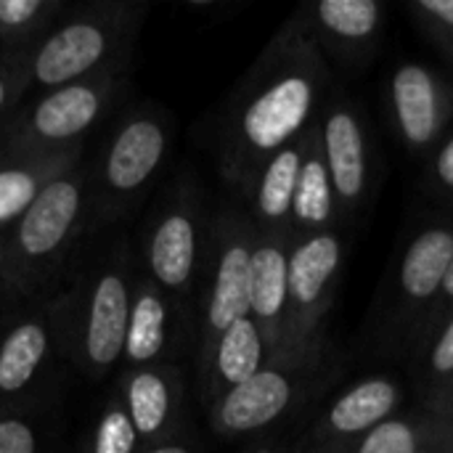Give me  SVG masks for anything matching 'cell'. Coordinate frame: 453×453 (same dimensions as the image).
<instances>
[{
  "label": "cell",
  "instance_id": "cell-1",
  "mask_svg": "<svg viewBox=\"0 0 453 453\" xmlns=\"http://www.w3.org/2000/svg\"><path fill=\"white\" fill-rule=\"evenodd\" d=\"M143 5L96 3L80 8L29 50V77L53 90L104 72H119Z\"/></svg>",
  "mask_w": 453,
  "mask_h": 453
},
{
  "label": "cell",
  "instance_id": "cell-2",
  "mask_svg": "<svg viewBox=\"0 0 453 453\" xmlns=\"http://www.w3.org/2000/svg\"><path fill=\"white\" fill-rule=\"evenodd\" d=\"M316 101V80L297 66L271 74L236 109L226 135L223 173L234 180L252 178L279 149L303 130Z\"/></svg>",
  "mask_w": 453,
  "mask_h": 453
},
{
  "label": "cell",
  "instance_id": "cell-3",
  "mask_svg": "<svg viewBox=\"0 0 453 453\" xmlns=\"http://www.w3.org/2000/svg\"><path fill=\"white\" fill-rule=\"evenodd\" d=\"M85 199L88 183L82 170L74 167L50 180L13 223L3 271L13 289L37 284L64 257L82 223Z\"/></svg>",
  "mask_w": 453,
  "mask_h": 453
},
{
  "label": "cell",
  "instance_id": "cell-4",
  "mask_svg": "<svg viewBox=\"0 0 453 453\" xmlns=\"http://www.w3.org/2000/svg\"><path fill=\"white\" fill-rule=\"evenodd\" d=\"M119 85V72H104L48 90L8 133L3 151L66 154L80 151V138L104 117Z\"/></svg>",
  "mask_w": 453,
  "mask_h": 453
},
{
  "label": "cell",
  "instance_id": "cell-5",
  "mask_svg": "<svg viewBox=\"0 0 453 453\" xmlns=\"http://www.w3.org/2000/svg\"><path fill=\"white\" fill-rule=\"evenodd\" d=\"M167 157V125L149 111L130 114L111 135L98 167V199L104 212L122 210L159 173Z\"/></svg>",
  "mask_w": 453,
  "mask_h": 453
},
{
  "label": "cell",
  "instance_id": "cell-6",
  "mask_svg": "<svg viewBox=\"0 0 453 453\" xmlns=\"http://www.w3.org/2000/svg\"><path fill=\"white\" fill-rule=\"evenodd\" d=\"M133 289L119 268H104L90 292L80 329V356L93 374L109 372L125 356Z\"/></svg>",
  "mask_w": 453,
  "mask_h": 453
},
{
  "label": "cell",
  "instance_id": "cell-7",
  "mask_svg": "<svg viewBox=\"0 0 453 453\" xmlns=\"http://www.w3.org/2000/svg\"><path fill=\"white\" fill-rule=\"evenodd\" d=\"M151 281L165 295H180L199 265V215L191 204L167 207L151 226L146 242Z\"/></svg>",
  "mask_w": 453,
  "mask_h": 453
},
{
  "label": "cell",
  "instance_id": "cell-8",
  "mask_svg": "<svg viewBox=\"0 0 453 453\" xmlns=\"http://www.w3.org/2000/svg\"><path fill=\"white\" fill-rule=\"evenodd\" d=\"M295 382L287 372L263 366L247 382L226 390L212 403V425L220 435H244L276 422L292 403Z\"/></svg>",
  "mask_w": 453,
  "mask_h": 453
},
{
  "label": "cell",
  "instance_id": "cell-9",
  "mask_svg": "<svg viewBox=\"0 0 453 453\" xmlns=\"http://www.w3.org/2000/svg\"><path fill=\"white\" fill-rule=\"evenodd\" d=\"M250 239L231 228L223 234L204 311V350L236 321L250 316Z\"/></svg>",
  "mask_w": 453,
  "mask_h": 453
},
{
  "label": "cell",
  "instance_id": "cell-10",
  "mask_svg": "<svg viewBox=\"0 0 453 453\" xmlns=\"http://www.w3.org/2000/svg\"><path fill=\"white\" fill-rule=\"evenodd\" d=\"M287 260L289 255L276 242H263L252 247L250 319L257 324L265 340V348L271 350L287 342V311H289Z\"/></svg>",
  "mask_w": 453,
  "mask_h": 453
},
{
  "label": "cell",
  "instance_id": "cell-11",
  "mask_svg": "<svg viewBox=\"0 0 453 453\" xmlns=\"http://www.w3.org/2000/svg\"><path fill=\"white\" fill-rule=\"evenodd\" d=\"M180 401V380L167 366L130 369L122 385V403L143 443H162L170 433Z\"/></svg>",
  "mask_w": 453,
  "mask_h": 453
},
{
  "label": "cell",
  "instance_id": "cell-12",
  "mask_svg": "<svg viewBox=\"0 0 453 453\" xmlns=\"http://www.w3.org/2000/svg\"><path fill=\"white\" fill-rule=\"evenodd\" d=\"M77 162H80V151H66V154L0 151V231L16 223L48 183L74 170Z\"/></svg>",
  "mask_w": 453,
  "mask_h": 453
},
{
  "label": "cell",
  "instance_id": "cell-13",
  "mask_svg": "<svg viewBox=\"0 0 453 453\" xmlns=\"http://www.w3.org/2000/svg\"><path fill=\"white\" fill-rule=\"evenodd\" d=\"M263 358H265V340L250 316L236 321L234 326H228L204 350V366L210 372L212 403L226 390L255 377L263 369Z\"/></svg>",
  "mask_w": 453,
  "mask_h": 453
},
{
  "label": "cell",
  "instance_id": "cell-14",
  "mask_svg": "<svg viewBox=\"0 0 453 453\" xmlns=\"http://www.w3.org/2000/svg\"><path fill=\"white\" fill-rule=\"evenodd\" d=\"M340 242L332 234H316L297 244L287 260V287H289V316H303L319 305L329 281L340 268Z\"/></svg>",
  "mask_w": 453,
  "mask_h": 453
},
{
  "label": "cell",
  "instance_id": "cell-15",
  "mask_svg": "<svg viewBox=\"0 0 453 453\" xmlns=\"http://www.w3.org/2000/svg\"><path fill=\"white\" fill-rule=\"evenodd\" d=\"M324 162L329 170L332 188L345 202H356L366 186V143L364 130L353 111L337 109L326 117Z\"/></svg>",
  "mask_w": 453,
  "mask_h": 453
},
{
  "label": "cell",
  "instance_id": "cell-16",
  "mask_svg": "<svg viewBox=\"0 0 453 453\" xmlns=\"http://www.w3.org/2000/svg\"><path fill=\"white\" fill-rule=\"evenodd\" d=\"M170 340V303L154 281H141L130 303L125 356L133 369L154 366Z\"/></svg>",
  "mask_w": 453,
  "mask_h": 453
},
{
  "label": "cell",
  "instance_id": "cell-17",
  "mask_svg": "<svg viewBox=\"0 0 453 453\" xmlns=\"http://www.w3.org/2000/svg\"><path fill=\"white\" fill-rule=\"evenodd\" d=\"M393 101L398 125L411 146H427L438 133V88L419 64H403L393 77Z\"/></svg>",
  "mask_w": 453,
  "mask_h": 453
},
{
  "label": "cell",
  "instance_id": "cell-18",
  "mask_svg": "<svg viewBox=\"0 0 453 453\" xmlns=\"http://www.w3.org/2000/svg\"><path fill=\"white\" fill-rule=\"evenodd\" d=\"M50 348L48 319L32 316L11 326L0 342V393L16 395L32 385Z\"/></svg>",
  "mask_w": 453,
  "mask_h": 453
},
{
  "label": "cell",
  "instance_id": "cell-19",
  "mask_svg": "<svg viewBox=\"0 0 453 453\" xmlns=\"http://www.w3.org/2000/svg\"><path fill=\"white\" fill-rule=\"evenodd\" d=\"M305 143L292 141L289 146L279 149L273 157H268L260 170L252 175L255 178V210L260 220L265 223H281L292 215V202H295V188L300 178V167L305 159Z\"/></svg>",
  "mask_w": 453,
  "mask_h": 453
},
{
  "label": "cell",
  "instance_id": "cell-20",
  "mask_svg": "<svg viewBox=\"0 0 453 453\" xmlns=\"http://www.w3.org/2000/svg\"><path fill=\"white\" fill-rule=\"evenodd\" d=\"M453 260V234L446 228H430L411 242L403 265L401 284L411 300H430L449 273Z\"/></svg>",
  "mask_w": 453,
  "mask_h": 453
},
{
  "label": "cell",
  "instance_id": "cell-21",
  "mask_svg": "<svg viewBox=\"0 0 453 453\" xmlns=\"http://www.w3.org/2000/svg\"><path fill=\"white\" fill-rule=\"evenodd\" d=\"M398 403V390L388 380H366L348 390L329 411L326 425L334 433L353 435V433H369L377 425H382L390 411Z\"/></svg>",
  "mask_w": 453,
  "mask_h": 453
},
{
  "label": "cell",
  "instance_id": "cell-22",
  "mask_svg": "<svg viewBox=\"0 0 453 453\" xmlns=\"http://www.w3.org/2000/svg\"><path fill=\"white\" fill-rule=\"evenodd\" d=\"M334 188L329 180V170L324 157L316 151H305L297 188H295V202H292V215L297 218L300 226L305 228H319L332 218L334 210Z\"/></svg>",
  "mask_w": 453,
  "mask_h": 453
},
{
  "label": "cell",
  "instance_id": "cell-23",
  "mask_svg": "<svg viewBox=\"0 0 453 453\" xmlns=\"http://www.w3.org/2000/svg\"><path fill=\"white\" fill-rule=\"evenodd\" d=\"M58 11V0H0V42L11 50H32Z\"/></svg>",
  "mask_w": 453,
  "mask_h": 453
},
{
  "label": "cell",
  "instance_id": "cell-24",
  "mask_svg": "<svg viewBox=\"0 0 453 453\" xmlns=\"http://www.w3.org/2000/svg\"><path fill=\"white\" fill-rule=\"evenodd\" d=\"M319 21L337 37L364 40L380 27V5L374 0H321Z\"/></svg>",
  "mask_w": 453,
  "mask_h": 453
},
{
  "label": "cell",
  "instance_id": "cell-25",
  "mask_svg": "<svg viewBox=\"0 0 453 453\" xmlns=\"http://www.w3.org/2000/svg\"><path fill=\"white\" fill-rule=\"evenodd\" d=\"M138 443V433L130 422L122 398H114L96 422L90 453H135Z\"/></svg>",
  "mask_w": 453,
  "mask_h": 453
},
{
  "label": "cell",
  "instance_id": "cell-26",
  "mask_svg": "<svg viewBox=\"0 0 453 453\" xmlns=\"http://www.w3.org/2000/svg\"><path fill=\"white\" fill-rule=\"evenodd\" d=\"M29 82V50L0 53V119L21 101Z\"/></svg>",
  "mask_w": 453,
  "mask_h": 453
},
{
  "label": "cell",
  "instance_id": "cell-27",
  "mask_svg": "<svg viewBox=\"0 0 453 453\" xmlns=\"http://www.w3.org/2000/svg\"><path fill=\"white\" fill-rule=\"evenodd\" d=\"M417 433L403 419H385L366 433L356 453H417Z\"/></svg>",
  "mask_w": 453,
  "mask_h": 453
},
{
  "label": "cell",
  "instance_id": "cell-28",
  "mask_svg": "<svg viewBox=\"0 0 453 453\" xmlns=\"http://www.w3.org/2000/svg\"><path fill=\"white\" fill-rule=\"evenodd\" d=\"M0 453H37V433L21 417L0 419Z\"/></svg>",
  "mask_w": 453,
  "mask_h": 453
},
{
  "label": "cell",
  "instance_id": "cell-29",
  "mask_svg": "<svg viewBox=\"0 0 453 453\" xmlns=\"http://www.w3.org/2000/svg\"><path fill=\"white\" fill-rule=\"evenodd\" d=\"M430 366H433V372L441 374V377H446V374H451L453 372V319L451 324L443 329V334H441V340L435 342V348H433Z\"/></svg>",
  "mask_w": 453,
  "mask_h": 453
},
{
  "label": "cell",
  "instance_id": "cell-30",
  "mask_svg": "<svg viewBox=\"0 0 453 453\" xmlns=\"http://www.w3.org/2000/svg\"><path fill=\"white\" fill-rule=\"evenodd\" d=\"M419 8L441 19L446 27H453V0H422Z\"/></svg>",
  "mask_w": 453,
  "mask_h": 453
},
{
  "label": "cell",
  "instance_id": "cell-31",
  "mask_svg": "<svg viewBox=\"0 0 453 453\" xmlns=\"http://www.w3.org/2000/svg\"><path fill=\"white\" fill-rule=\"evenodd\" d=\"M438 175L441 180L453 188V138L441 149V157H438Z\"/></svg>",
  "mask_w": 453,
  "mask_h": 453
},
{
  "label": "cell",
  "instance_id": "cell-32",
  "mask_svg": "<svg viewBox=\"0 0 453 453\" xmlns=\"http://www.w3.org/2000/svg\"><path fill=\"white\" fill-rule=\"evenodd\" d=\"M143 453H194V449L188 443H180V441H162V443L146 449Z\"/></svg>",
  "mask_w": 453,
  "mask_h": 453
},
{
  "label": "cell",
  "instance_id": "cell-33",
  "mask_svg": "<svg viewBox=\"0 0 453 453\" xmlns=\"http://www.w3.org/2000/svg\"><path fill=\"white\" fill-rule=\"evenodd\" d=\"M5 257H8V234L0 231V276L5 271Z\"/></svg>",
  "mask_w": 453,
  "mask_h": 453
},
{
  "label": "cell",
  "instance_id": "cell-34",
  "mask_svg": "<svg viewBox=\"0 0 453 453\" xmlns=\"http://www.w3.org/2000/svg\"><path fill=\"white\" fill-rule=\"evenodd\" d=\"M449 297H453V260L451 265H449V273H446V279H443V287H441Z\"/></svg>",
  "mask_w": 453,
  "mask_h": 453
},
{
  "label": "cell",
  "instance_id": "cell-35",
  "mask_svg": "<svg viewBox=\"0 0 453 453\" xmlns=\"http://www.w3.org/2000/svg\"><path fill=\"white\" fill-rule=\"evenodd\" d=\"M255 453H279V451H255Z\"/></svg>",
  "mask_w": 453,
  "mask_h": 453
}]
</instances>
